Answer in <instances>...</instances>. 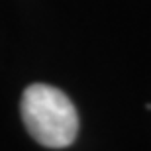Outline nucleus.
Segmentation results:
<instances>
[{
  "instance_id": "f257e3e1",
  "label": "nucleus",
  "mask_w": 151,
  "mask_h": 151,
  "mask_svg": "<svg viewBox=\"0 0 151 151\" xmlns=\"http://www.w3.org/2000/svg\"><path fill=\"white\" fill-rule=\"evenodd\" d=\"M22 118L26 129L39 145L49 149L69 147L77 137L78 116L69 96L49 84H32L22 96Z\"/></svg>"
}]
</instances>
